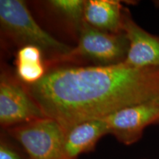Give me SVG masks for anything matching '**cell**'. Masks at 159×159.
<instances>
[{
	"instance_id": "1",
	"label": "cell",
	"mask_w": 159,
	"mask_h": 159,
	"mask_svg": "<svg viewBox=\"0 0 159 159\" xmlns=\"http://www.w3.org/2000/svg\"><path fill=\"white\" fill-rule=\"evenodd\" d=\"M23 85L43 115L67 132L79 123L159 100V67L60 65L47 69L38 83Z\"/></svg>"
},
{
	"instance_id": "2",
	"label": "cell",
	"mask_w": 159,
	"mask_h": 159,
	"mask_svg": "<svg viewBox=\"0 0 159 159\" xmlns=\"http://www.w3.org/2000/svg\"><path fill=\"white\" fill-rule=\"evenodd\" d=\"M0 25L3 36L18 48L32 45L41 49L47 67L72 48L45 31L21 0H0Z\"/></svg>"
},
{
	"instance_id": "3",
	"label": "cell",
	"mask_w": 159,
	"mask_h": 159,
	"mask_svg": "<svg viewBox=\"0 0 159 159\" xmlns=\"http://www.w3.org/2000/svg\"><path fill=\"white\" fill-rule=\"evenodd\" d=\"M128 47V41L123 32L112 33L102 31L84 21L77 37V45L48 68L77 61H90L94 63V66L119 64L126 59Z\"/></svg>"
},
{
	"instance_id": "4",
	"label": "cell",
	"mask_w": 159,
	"mask_h": 159,
	"mask_svg": "<svg viewBox=\"0 0 159 159\" xmlns=\"http://www.w3.org/2000/svg\"><path fill=\"white\" fill-rule=\"evenodd\" d=\"M28 159H62L66 132L55 119L43 117L6 129Z\"/></svg>"
},
{
	"instance_id": "5",
	"label": "cell",
	"mask_w": 159,
	"mask_h": 159,
	"mask_svg": "<svg viewBox=\"0 0 159 159\" xmlns=\"http://www.w3.org/2000/svg\"><path fill=\"white\" fill-rule=\"evenodd\" d=\"M46 117L16 75L4 70L0 75V124L7 129Z\"/></svg>"
},
{
	"instance_id": "6",
	"label": "cell",
	"mask_w": 159,
	"mask_h": 159,
	"mask_svg": "<svg viewBox=\"0 0 159 159\" xmlns=\"http://www.w3.org/2000/svg\"><path fill=\"white\" fill-rule=\"evenodd\" d=\"M109 134L119 142L131 145L142 138L145 128L159 125V100L134 105L105 117Z\"/></svg>"
},
{
	"instance_id": "7",
	"label": "cell",
	"mask_w": 159,
	"mask_h": 159,
	"mask_svg": "<svg viewBox=\"0 0 159 159\" xmlns=\"http://www.w3.org/2000/svg\"><path fill=\"white\" fill-rule=\"evenodd\" d=\"M122 30L129 43L123 63L134 68L159 67V36L137 25L127 8L123 11Z\"/></svg>"
},
{
	"instance_id": "8",
	"label": "cell",
	"mask_w": 159,
	"mask_h": 159,
	"mask_svg": "<svg viewBox=\"0 0 159 159\" xmlns=\"http://www.w3.org/2000/svg\"><path fill=\"white\" fill-rule=\"evenodd\" d=\"M109 134L104 119L79 123L66 132L62 159H77L80 155L92 151L105 135Z\"/></svg>"
},
{
	"instance_id": "9",
	"label": "cell",
	"mask_w": 159,
	"mask_h": 159,
	"mask_svg": "<svg viewBox=\"0 0 159 159\" xmlns=\"http://www.w3.org/2000/svg\"><path fill=\"white\" fill-rule=\"evenodd\" d=\"M123 7L117 0H88L84 7V21L94 28L121 33Z\"/></svg>"
},
{
	"instance_id": "10",
	"label": "cell",
	"mask_w": 159,
	"mask_h": 159,
	"mask_svg": "<svg viewBox=\"0 0 159 159\" xmlns=\"http://www.w3.org/2000/svg\"><path fill=\"white\" fill-rule=\"evenodd\" d=\"M50 11L62 20L78 37L80 30L84 22L83 0H50L46 2Z\"/></svg>"
},
{
	"instance_id": "11",
	"label": "cell",
	"mask_w": 159,
	"mask_h": 159,
	"mask_svg": "<svg viewBox=\"0 0 159 159\" xmlns=\"http://www.w3.org/2000/svg\"><path fill=\"white\" fill-rule=\"evenodd\" d=\"M16 75L23 84H35L44 77L47 71L45 61L15 60Z\"/></svg>"
},
{
	"instance_id": "12",
	"label": "cell",
	"mask_w": 159,
	"mask_h": 159,
	"mask_svg": "<svg viewBox=\"0 0 159 159\" xmlns=\"http://www.w3.org/2000/svg\"><path fill=\"white\" fill-rule=\"evenodd\" d=\"M0 159H25V158L9 141L2 136L0 141Z\"/></svg>"
},
{
	"instance_id": "13",
	"label": "cell",
	"mask_w": 159,
	"mask_h": 159,
	"mask_svg": "<svg viewBox=\"0 0 159 159\" xmlns=\"http://www.w3.org/2000/svg\"><path fill=\"white\" fill-rule=\"evenodd\" d=\"M153 2H154V5H156L157 7H158V8H159V0H157V1H154Z\"/></svg>"
}]
</instances>
